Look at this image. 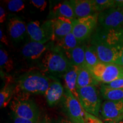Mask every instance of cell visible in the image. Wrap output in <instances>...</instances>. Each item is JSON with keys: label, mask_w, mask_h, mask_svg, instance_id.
Segmentation results:
<instances>
[{"label": "cell", "mask_w": 123, "mask_h": 123, "mask_svg": "<svg viewBox=\"0 0 123 123\" xmlns=\"http://www.w3.org/2000/svg\"><path fill=\"white\" fill-rule=\"evenodd\" d=\"M91 45L101 62L119 64L123 49V28L105 29L99 26L92 34Z\"/></svg>", "instance_id": "cell-1"}, {"label": "cell", "mask_w": 123, "mask_h": 123, "mask_svg": "<svg viewBox=\"0 0 123 123\" xmlns=\"http://www.w3.org/2000/svg\"><path fill=\"white\" fill-rule=\"evenodd\" d=\"M50 79L37 71H31L17 79V91L30 95H44L50 84Z\"/></svg>", "instance_id": "cell-2"}, {"label": "cell", "mask_w": 123, "mask_h": 123, "mask_svg": "<svg viewBox=\"0 0 123 123\" xmlns=\"http://www.w3.org/2000/svg\"><path fill=\"white\" fill-rule=\"evenodd\" d=\"M44 70L54 76H64L73 67L64 51L56 45L47 51L42 61Z\"/></svg>", "instance_id": "cell-3"}, {"label": "cell", "mask_w": 123, "mask_h": 123, "mask_svg": "<svg viewBox=\"0 0 123 123\" xmlns=\"http://www.w3.org/2000/svg\"><path fill=\"white\" fill-rule=\"evenodd\" d=\"M22 93L15 96L10 103V108L13 115L25 119L38 121L40 116L39 108L33 100L29 99V95Z\"/></svg>", "instance_id": "cell-4"}, {"label": "cell", "mask_w": 123, "mask_h": 123, "mask_svg": "<svg viewBox=\"0 0 123 123\" xmlns=\"http://www.w3.org/2000/svg\"><path fill=\"white\" fill-rule=\"evenodd\" d=\"M89 70L97 81L103 84L123 78V67L117 64L100 62Z\"/></svg>", "instance_id": "cell-5"}, {"label": "cell", "mask_w": 123, "mask_h": 123, "mask_svg": "<svg viewBox=\"0 0 123 123\" xmlns=\"http://www.w3.org/2000/svg\"><path fill=\"white\" fill-rule=\"evenodd\" d=\"M78 100L84 111L98 117L101 108V100L95 86L77 89Z\"/></svg>", "instance_id": "cell-6"}, {"label": "cell", "mask_w": 123, "mask_h": 123, "mask_svg": "<svg viewBox=\"0 0 123 123\" xmlns=\"http://www.w3.org/2000/svg\"><path fill=\"white\" fill-rule=\"evenodd\" d=\"M27 32L31 41L46 43L53 39V20H47L42 25L38 21H31L27 24Z\"/></svg>", "instance_id": "cell-7"}, {"label": "cell", "mask_w": 123, "mask_h": 123, "mask_svg": "<svg viewBox=\"0 0 123 123\" xmlns=\"http://www.w3.org/2000/svg\"><path fill=\"white\" fill-rule=\"evenodd\" d=\"M61 102L63 110L70 120L74 123H85V111L81 107L79 100L67 89L65 88Z\"/></svg>", "instance_id": "cell-8"}, {"label": "cell", "mask_w": 123, "mask_h": 123, "mask_svg": "<svg viewBox=\"0 0 123 123\" xmlns=\"http://www.w3.org/2000/svg\"><path fill=\"white\" fill-rule=\"evenodd\" d=\"M98 14L99 13H97L73 20L72 33L80 42H83L90 37L98 22Z\"/></svg>", "instance_id": "cell-9"}, {"label": "cell", "mask_w": 123, "mask_h": 123, "mask_svg": "<svg viewBox=\"0 0 123 123\" xmlns=\"http://www.w3.org/2000/svg\"><path fill=\"white\" fill-rule=\"evenodd\" d=\"M98 22L105 29L123 28V7L115 6L100 12Z\"/></svg>", "instance_id": "cell-10"}, {"label": "cell", "mask_w": 123, "mask_h": 123, "mask_svg": "<svg viewBox=\"0 0 123 123\" xmlns=\"http://www.w3.org/2000/svg\"><path fill=\"white\" fill-rule=\"evenodd\" d=\"M101 114L107 121L123 119V100H105L101 106Z\"/></svg>", "instance_id": "cell-11"}, {"label": "cell", "mask_w": 123, "mask_h": 123, "mask_svg": "<svg viewBox=\"0 0 123 123\" xmlns=\"http://www.w3.org/2000/svg\"><path fill=\"white\" fill-rule=\"evenodd\" d=\"M69 3L73 8L75 18H84L98 13L93 0H71Z\"/></svg>", "instance_id": "cell-12"}, {"label": "cell", "mask_w": 123, "mask_h": 123, "mask_svg": "<svg viewBox=\"0 0 123 123\" xmlns=\"http://www.w3.org/2000/svg\"><path fill=\"white\" fill-rule=\"evenodd\" d=\"M64 93V88L59 80L55 79L51 81L49 88L44 94L47 104L50 107L56 105L61 101Z\"/></svg>", "instance_id": "cell-13"}, {"label": "cell", "mask_w": 123, "mask_h": 123, "mask_svg": "<svg viewBox=\"0 0 123 123\" xmlns=\"http://www.w3.org/2000/svg\"><path fill=\"white\" fill-rule=\"evenodd\" d=\"M7 29L10 36L15 42L22 41L27 32V25L18 17H13L9 19Z\"/></svg>", "instance_id": "cell-14"}, {"label": "cell", "mask_w": 123, "mask_h": 123, "mask_svg": "<svg viewBox=\"0 0 123 123\" xmlns=\"http://www.w3.org/2000/svg\"><path fill=\"white\" fill-rule=\"evenodd\" d=\"M53 20L54 37L52 41H56L72 33L73 19L59 17Z\"/></svg>", "instance_id": "cell-15"}, {"label": "cell", "mask_w": 123, "mask_h": 123, "mask_svg": "<svg viewBox=\"0 0 123 123\" xmlns=\"http://www.w3.org/2000/svg\"><path fill=\"white\" fill-rule=\"evenodd\" d=\"M47 49L44 44L30 41L24 46L22 49V54L25 58L31 60L37 59Z\"/></svg>", "instance_id": "cell-16"}, {"label": "cell", "mask_w": 123, "mask_h": 123, "mask_svg": "<svg viewBox=\"0 0 123 123\" xmlns=\"http://www.w3.org/2000/svg\"><path fill=\"white\" fill-rule=\"evenodd\" d=\"M49 17L53 18L52 19L59 17L71 20L75 19L74 12L68 1H64V2L56 5L50 12Z\"/></svg>", "instance_id": "cell-17"}, {"label": "cell", "mask_w": 123, "mask_h": 123, "mask_svg": "<svg viewBox=\"0 0 123 123\" xmlns=\"http://www.w3.org/2000/svg\"><path fill=\"white\" fill-rule=\"evenodd\" d=\"M93 75L85 66L78 67L76 88L79 89L88 86H96L99 84Z\"/></svg>", "instance_id": "cell-18"}, {"label": "cell", "mask_w": 123, "mask_h": 123, "mask_svg": "<svg viewBox=\"0 0 123 123\" xmlns=\"http://www.w3.org/2000/svg\"><path fill=\"white\" fill-rule=\"evenodd\" d=\"M64 53L73 66L79 67L85 66V45H79Z\"/></svg>", "instance_id": "cell-19"}, {"label": "cell", "mask_w": 123, "mask_h": 123, "mask_svg": "<svg viewBox=\"0 0 123 123\" xmlns=\"http://www.w3.org/2000/svg\"><path fill=\"white\" fill-rule=\"evenodd\" d=\"M16 84L12 80L6 78V83L0 91V107L5 108L10 103L14 93H15Z\"/></svg>", "instance_id": "cell-20"}, {"label": "cell", "mask_w": 123, "mask_h": 123, "mask_svg": "<svg viewBox=\"0 0 123 123\" xmlns=\"http://www.w3.org/2000/svg\"><path fill=\"white\" fill-rule=\"evenodd\" d=\"M78 71V67L73 66L63 76L66 88L70 91L77 99H78L76 88Z\"/></svg>", "instance_id": "cell-21"}, {"label": "cell", "mask_w": 123, "mask_h": 123, "mask_svg": "<svg viewBox=\"0 0 123 123\" xmlns=\"http://www.w3.org/2000/svg\"><path fill=\"white\" fill-rule=\"evenodd\" d=\"M100 91L105 100H123V89H114L107 87L105 84L101 85Z\"/></svg>", "instance_id": "cell-22"}, {"label": "cell", "mask_w": 123, "mask_h": 123, "mask_svg": "<svg viewBox=\"0 0 123 123\" xmlns=\"http://www.w3.org/2000/svg\"><path fill=\"white\" fill-rule=\"evenodd\" d=\"M55 42L56 46L63 50L64 51L75 49L77 46H79V43H80L72 33L57 40Z\"/></svg>", "instance_id": "cell-23"}, {"label": "cell", "mask_w": 123, "mask_h": 123, "mask_svg": "<svg viewBox=\"0 0 123 123\" xmlns=\"http://www.w3.org/2000/svg\"><path fill=\"white\" fill-rule=\"evenodd\" d=\"M85 66L90 70L101 62L96 51L92 45H85Z\"/></svg>", "instance_id": "cell-24"}, {"label": "cell", "mask_w": 123, "mask_h": 123, "mask_svg": "<svg viewBox=\"0 0 123 123\" xmlns=\"http://www.w3.org/2000/svg\"><path fill=\"white\" fill-rule=\"evenodd\" d=\"M0 66L1 70H5L9 73L13 69V62L6 51L1 48L0 49Z\"/></svg>", "instance_id": "cell-25"}, {"label": "cell", "mask_w": 123, "mask_h": 123, "mask_svg": "<svg viewBox=\"0 0 123 123\" xmlns=\"http://www.w3.org/2000/svg\"><path fill=\"white\" fill-rule=\"evenodd\" d=\"M93 3L96 11L99 13L115 6V1L113 0H93Z\"/></svg>", "instance_id": "cell-26"}, {"label": "cell", "mask_w": 123, "mask_h": 123, "mask_svg": "<svg viewBox=\"0 0 123 123\" xmlns=\"http://www.w3.org/2000/svg\"><path fill=\"white\" fill-rule=\"evenodd\" d=\"M7 9L12 12L22 11L25 8V3L22 0H10L6 1Z\"/></svg>", "instance_id": "cell-27"}, {"label": "cell", "mask_w": 123, "mask_h": 123, "mask_svg": "<svg viewBox=\"0 0 123 123\" xmlns=\"http://www.w3.org/2000/svg\"><path fill=\"white\" fill-rule=\"evenodd\" d=\"M30 2L34 6L37 7L41 12L45 10L47 4V2L44 0H31Z\"/></svg>", "instance_id": "cell-28"}, {"label": "cell", "mask_w": 123, "mask_h": 123, "mask_svg": "<svg viewBox=\"0 0 123 123\" xmlns=\"http://www.w3.org/2000/svg\"><path fill=\"white\" fill-rule=\"evenodd\" d=\"M84 122L85 123H103L98 117L91 115L87 112H84Z\"/></svg>", "instance_id": "cell-29"}, {"label": "cell", "mask_w": 123, "mask_h": 123, "mask_svg": "<svg viewBox=\"0 0 123 123\" xmlns=\"http://www.w3.org/2000/svg\"><path fill=\"white\" fill-rule=\"evenodd\" d=\"M105 84L107 87L114 89H123V78H119L115 80Z\"/></svg>", "instance_id": "cell-30"}, {"label": "cell", "mask_w": 123, "mask_h": 123, "mask_svg": "<svg viewBox=\"0 0 123 123\" xmlns=\"http://www.w3.org/2000/svg\"><path fill=\"white\" fill-rule=\"evenodd\" d=\"M38 121L25 119L13 115V123H38Z\"/></svg>", "instance_id": "cell-31"}, {"label": "cell", "mask_w": 123, "mask_h": 123, "mask_svg": "<svg viewBox=\"0 0 123 123\" xmlns=\"http://www.w3.org/2000/svg\"><path fill=\"white\" fill-rule=\"evenodd\" d=\"M6 11L4 8L2 6L0 7V22L2 24L4 23L6 20Z\"/></svg>", "instance_id": "cell-32"}, {"label": "cell", "mask_w": 123, "mask_h": 123, "mask_svg": "<svg viewBox=\"0 0 123 123\" xmlns=\"http://www.w3.org/2000/svg\"><path fill=\"white\" fill-rule=\"evenodd\" d=\"M0 40L2 43H4V44H5L6 45H8L9 42L7 41V37L6 36L5 34L4 33L2 29H0Z\"/></svg>", "instance_id": "cell-33"}, {"label": "cell", "mask_w": 123, "mask_h": 123, "mask_svg": "<svg viewBox=\"0 0 123 123\" xmlns=\"http://www.w3.org/2000/svg\"><path fill=\"white\" fill-rule=\"evenodd\" d=\"M115 6L123 7V0H116Z\"/></svg>", "instance_id": "cell-34"}, {"label": "cell", "mask_w": 123, "mask_h": 123, "mask_svg": "<svg viewBox=\"0 0 123 123\" xmlns=\"http://www.w3.org/2000/svg\"><path fill=\"white\" fill-rule=\"evenodd\" d=\"M38 123H51V121L48 117L45 116L41 120L38 121Z\"/></svg>", "instance_id": "cell-35"}, {"label": "cell", "mask_w": 123, "mask_h": 123, "mask_svg": "<svg viewBox=\"0 0 123 123\" xmlns=\"http://www.w3.org/2000/svg\"><path fill=\"white\" fill-rule=\"evenodd\" d=\"M58 123H73V121L70 120L62 119H61L59 121H58Z\"/></svg>", "instance_id": "cell-36"}, {"label": "cell", "mask_w": 123, "mask_h": 123, "mask_svg": "<svg viewBox=\"0 0 123 123\" xmlns=\"http://www.w3.org/2000/svg\"><path fill=\"white\" fill-rule=\"evenodd\" d=\"M107 123H123V119L119 120H116V121H107Z\"/></svg>", "instance_id": "cell-37"}, {"label": "cell", "mask_w": 123, "mask_h": 123, "mask_svg": "<svg viewBox=\"0 0 123 123\" xmlns=\"http://www.w3.org/2000/svg\"><path fill=\"white\" fill-rule=\"evenodd\" d=\"M119 65H120L123 67V49L122 54H121V58H120V61Z\"/></svg>", "instance_id": "cell-38"}]
</instances>
